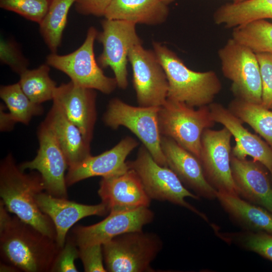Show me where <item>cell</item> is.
<instances>
[{
    "instance_id": "d6986e66",
    "label": "cell",
    "mask_w": 272,
    "mask_h": 272,
    "mask_svg": "<svg viewBox=\"0 0 272 272\" xmlns=\"http://www.w3.org/2000/svg\"><path fill=\"white\" fill-rule=\"evenodd\" d=\"M213 120L227 128L235 138L232 155L240 159L249 156L272 171V148L257 135L249 132L243 122L228 108L216 103L208 105Z\"/></svg>"
},
{
    "instance_id": "30bf717a",
    "label": "cell",
    "mask_w": 272,
    "mask_h": 272,
    "mask_svg": "<svg viewBox=\"0 0 272 272\" xmlns=\"http://www.w3.org/2000/svg\"><path fill=\"white\" fill-rule=\"evenodd\" d=\"M102 31L97 34L103 51L98 58L103 68L110 67L117 86L125 89L128 86L127 63L128 53L134 46L141 44L135 24L123 20L106 19L102 22Z\"/></svg>"
},
{
    "instance_id": "7c38bea8",
    "label": "cell",
    "mask_w": 272,
    "mask_h": 272,
    "mask_svg": "<svg viewBox=\"0 0 272 272\" xmlns=\"http://www.w3.org/2000/svg\"><path fill=\"white\" fill-rule=\"evenodd\" d=\"M37 136L39 148L36 157L19 166L24 171L37 170L47 193L55 197L67 198L65 172L69 166L52 130L44 120L38 127Z\"/></svg>"
},
{
    "instance_id": "7a4b0ae2",
    "label": "cell",
    "mask_w": 272,
    "mask_h": 272,
    "mask_svg": "<svg viewBox=\"0 0 272 272\" xmlns=\"http://www.w3.org/2000/svg\"><path fill=\"white\" fill-rule=\"evenodd\" d=\"M60 247L56 240L18 218L12 217L0 229L4 262L25 272H50Z\"/></svg>"
},
{
    "instance_id": "8992f818",
    "label": "cell",
    "mask_w": 272,
    "mask_h": 272,
    "mask_svg": "<svg viewBox=\"0 0 272 272\" xmlns=\"http://www.w3.org/2000/svg\"><path fill=\"white\" fill-rule=\"evenodd\" d=\"M126 162L129 168L139 176L151 199L168 201L183 207L209 222L204 213L185 199L190 197L198 200L200 197L188 190L170 168L158 164L144 145L139 148L136 158Z\"/></svg>"
},
{
    "instance_id": "1f68e13d",
    "label": "cell",
    "mask_w": 272,
    "mask_h": 272,
    "mask_svg": "<svg viewBox=\"0 0 272 272\" xmlns=\"http://www.w3.org/2000/svg\"><path fill=\"white\" fill-rule=\"evenodd\" d=\"M51 0H0V7L39 24Z\"/></svg>"
},
{
    "instance_id": "9c48e42d",
    "label": "cell",
    "mask_w": 272,
    "mask_h": 272,
    "mask_svg": "<svg viewBox=\"0 0 272 272\" xmlns=\"http://www.w3.org/2000/svg\"><path fill=\"white\" fill-rule=\"evenodd\" d=\"M97 31L89 28L82 45L73 52L65 55L52 53L46 57V63L68 76L75 84L97 90L109 94L117 86L115 78L106 76L96 62L94 52Z\"/></svg>"
},
{
    "instance_id": "d590c367",
    "label": "cell",
    "mask_w": 272,
    "mask_h": 272,
    "mask_svg": "<svg viewBox=\"0 0 272 272\" xmlns=\"http://www.w3.org/2000/svg\"><path fill=\"white\" fill-rule=\"evenodd\" d=\"M0 56L3 63L9 65L19 75L27 69L28 61L11 42L1 39Z\"/></svg>"
},
{
    "instance_id": "e0dca14e",
    "label": "cell",
    "mask_w": 272,
    "mask_h": 272,
    "mask_svg": "<svg viewBox=\"0 0 272 272\" xmlns=\"http://www.w3.org/2000/svg\"><path fill=\"white\" fill-rule=\"evenodd\" d=\"M161 147L168 167L186 188L199 197L210 200L216 198L217 191L206 179L197 157L168 137L161 135Z\"/></svg>"
},
{
    "instance_id": "5bb4252c",
    "label": "cell",
    "mask_w": 272,
    "mask_h": 272,
    "mask_svg": "<svg viewBox=\"0 0 272 272\" xmlns=\"http://www.w3.org/2000/svg\"><path fill=\"white\" fill-rule=\"evenodd\" d=\"M154 213L149 207L111 211L103 220L90 226L75 227L71 237L78 247L101 244L122 234L143 230L152 223Z\"/></svg>"
},
{
    "instance_id": "b9f144b4",
    "label": "cell",
    "mask_w": 272,
    "mask_h": 272,
    "mask_svg": "<svg viewBox=\"0 0 272 272\" xmlns=\"http://www.w3.org/2000/svg\"><path fill=\"white\" fill-rule=\"evenodd\" d=\"M270 175H271L270 179H271V183H272V171H271V172L270 173Z\"/></svg>"
},
{
    "instance_id": "f546056e",
    "label": "cell",
    "mask_w": 272,
    "mask_h": 272,
    "mask_svg": "<svg viewBox=\"0 0 272 272\" xmlns=\"http://www.w3.org/2000/svg\"><path fill=\"white\" fill-rule=\"evenodd\" d=\"M232 36L255 53L272 54V23L265 19L253 21L233 28Z\"/></svg>"
},
{
    "instance_id": "e575fe53",
    "label": "cell",
    "mask_w": 272,
    "mask_h": 272,
    "mask_svg": "<svg viewBox=\"0 0 272 272\" xmlns=\"http://www.w3.org/2000/svg\"><path fill=\"white\" fill-rule=\"evenodd\" d=\"M81 259L86 272H106L103 264L102 245L94 244L79 247Z\"/></svg>"
},
{
    "instance_id": "3957f363",
    "label": "cell",
    "mask_w": 272,
    "mask_h": 272,
    "mask_svg": "<svg viewBox=\"0 0 272 272\" xmlns=\"http://www.w3.org/2000/svg\"><path fill=\"white\" fill-rule=\"evenodd\" d=\"M154 51L168 83L167 99L191 107L208 106L222 89V84L213 71L195 72L165 45L153 42Z\"/></svg>"
},
{
    "instance_id": "9a60e30c",
    "label": "cell",
    "mask_w": 272,
    "mask_h": 272,
    "mask_svg": "<svg viewBox=\"0 0 272 272\" xmlns=\"http://www.w3.org/2000/svg\"><path fill=\"white\" fill-rule=\"evenodd\" d=\"M139 145L133 138L126 137L111 149L97 156L90 155L80 163L69 167L65 175L67 186L90 177H110L128 170L126 159Z\"/></svg>"
},
{
    "instance_id": "603a6c76",
    "label": "cell",
    "mask_w": 272,
    "mask_h": 272,
    "mask_svg": "<svg viewBox=\"0 0 272 272\" xmlns=\"http://www.w3.org/2000/svg\"><path fill=\"white\" fill-rule=\"evenodd\" d=\"M218 199L230 220L243 231L272 234V213L238 195L217 192Z\"/></svg>"
},
{
    "instance_id": "7402d4cb",
    "label": "cell",
    "mask_w": 272,
    "mask_h": 272,
    "mask_svg": "<svg viewBox=\"0 0 272 272\" xmlns=\"http://www.w3.org/2000/svg\"><path fill=\"white\" fill-rule=\"evenodd\" d=\"M44 121L62 151L69 167L80 163L91 155L90 144L86 141L80 129L55 103L53 102Z\"/></svg>"
},
{
    "instance_id": "74e56055",
    "label": "cell",
    "mask_w": 272,
    "mask_h": 272,
    "mask_svg": "<svg viewBox=\"0 0 272 272\" xmlns=\"http://www.w3.org/2000/svg\"><path fill=\"white\" fill-rule=\"evenodd\" d=\"M5 106L1 104L0 107V129L1 131L12 130L16 123L12 118L9 112L4 111Z\"/></svg>"
},
{
    "instance_id": "60d3db41",
    "label": "cell",
    "mask_w": 272,
    "mask_h": 272,
    "mask_svg": "<svg viewBox=\"0 0 272 272\" xmlns=\"http://www.w3.org/2000/svg\"><path fill=\"white\" fill-rule=\"evenodd\" d=\"M230 1H232L233 2L232 3H240V2H243L247 0H230Z\"/></svg>"
},
{
    "instance_id": "836d02e7",
    "label": "cell",
    "mask_w": 272,
    "mask_h": 272,
    "mask_svg": "<svg viewBox=\"0 0 272 272\" xmlns=\"http://www.w3.org/2000/svg\"><path fill=\"white\" fill-rule=\"evenodd\" d=\"M259 65L261 83V104L272 110V54L268 53H256Z\"/></svg>"
},
{
    "instance_id": "ac0fdd59",
    "label": "cell",
    "mask_w": 272,
    "mask_h": 272,
    "mask_svg": "<svg viewBox=\"0 0 272 272\" xmlns=\"http://www.w3.org/2000/svg\"><path fill=\"white\" fill-rule=\"evenodd\" d=\"M98 194L109 212L149 207L151 201L139 176L130 168L119 175L102 177Z\"/></svg>"
},
{
    "instance_id": "4316f807",
    "label": "cell",
    "mask_w": 272,
    "mask_h": 272,
    "mask_svg": "<svg viewBox=\"0 0 272 272\" xmlns=\"http://www.w3.org/2000/svg\"><path fill=\"white\" fill-rule=\"evenodd\" d=\"M76 0H51L49 8L39 24L40 32L52 53L61 42L69 11Z\"/></svg>"
},
{
    "instance_id": "ffe728a7",
    "label": "cell",
    "mask_w": 272,
    "mask_h": 272,
    "mask_svg": "<svg viewBox=\"0 0 272 272\" xmlns=\"http://www.w3.org/2000/svg\"><path fill=\"white\" fill-rule=\"evenodd\" d=\"M232 177L239 196L272 213V183L262 164L231 155Z\"/></svg>"
},
{
    "instance_id": "ba28073f",
    "label": "cell",
    "mask_w": 272,
    "mask_h": 272,
    "mask_svg": "<svg viewBox=\"0 0 272 272\" xmlns=\"http://www.w3.org/2000/svg\"><path fill=\"white\" fill-rule=\"evenodd\" d=\"M224 76L232 83L236 98L261 104L262 83L256 53L233 38L218 52Z\"/></svg>"
},
{
    "instance_id": "ab89813d",
    "label": "cell",
    "mask_w": 272,
    "mask_h": 272,
    "mask_svg": "<svg viewBox=\"0 0 272 272\" xmlns=\"http://www.w3.org/2000/svg\"><path fill=\"white\" fill-rule=\"evenodd\" d=\"M165 4L168 5L169 4L173 2L174 0H161Z\"/></svg>"
},
{
    "instance_id": "4dcf8cb0",
    "label": "cell",
    "mask_w": 272,
    "mask_h": 272,
    "mask_svg": "<svg viewBox=\"0 0 272 272\" xmlns=\"http://www.w3.org/2000/svg\"><path fill=\"white\" fill-rule=\"evenodd\" d=\"M217 235L226 243L234 244L253 252L272 262V234L264 232L241 231L220 232L213 226Z\"/></svg>"
},
{
    "instance_id": "52a82bcc",
    "label": "cell",
    "mask_w": 272,
    "mask_h": 272,
    "mask_svg": "<svg viewBox=\"0 0 272 272\" xmlns=\"http://www.w3.org/2000/svg\"><path fill=\"white\" fill-rule=\"evenodd\" d=\"M159 109L160 107L133 106L114 98L109 102L103 120L111 128L115 129L123 126L129 129L142 142L158 164L168 167L161 147Z\"/></svg>"
},
{
    "instance_id": "277c9868",
    "label": "cell",
    "mask_w": 272,
    "mask_h": 272,
    "mask_svg": "<svg viewBox=\"0 0 272 272\" xmlns=\"http://www.w3.org/2000/svg\"><path fill=\"white\" fill-rule=\"evenodd\" d=\"M163 247L156 234L143 230L115 237L102 244L105 266L109 272H153L151 263Z\"/></svg>"
},
{
    "instance_id": "6da1fadb",
    "label": "cell",
    "mask_w": 272,
    "mask_h": 272,
    "mask_svg": "<svg viewBox=\"0 0 272 272\" xmlns=\"http://www.w3.org/2000/svg\"><path fill=\"white\" fill-rule=\"evenodd\" d=\"M45 190L40 174L25 173L16 164L11 154L0 165V196L8 212L56 240L53 223L38 207L35 196Z\"/></svg>"
},
{
    "instance_id": "2e32d148",
    "label": "cell",
    "mask_w": 272,
    "mask_h": 272,
    "mask_svg": "<svg viewBox=\"0 0 272 272\" xmlns=\"http://www.w3.org/2000/svg\"><path fill=\"white\" fill-rule=\"evenodd\" d=\"M96 98L94 90L79 86L71 81L57 87L52 100L90 144L96 120Z\"/></svg>"
},
{
    "instance_id": "4fadbf2b",
    "label": "cell",
    "mask_w": 272,
    "mask_h": 272,
    "mask_svg": "<svg viewBox=\"0 0 272 272\" xmlns=\"http://www.w3.org/2000/svg\"><path fill=\"white\" fill-rule=\"evenodd\" d=\"M128 61L139 106L161 107L167 99L168 83L154 51L137 45L130 50Z\"/></svg>"
},
{
    "instance_id": "83f0119b",
    "label": "cell",
    "mask_w": 272,
    "mask_h": 272,
    "mask_svg": "<svg viewBox=\"0 0 272 272\" xmlns=\"http://www.w3.org/2000/svg\"><path fill=\"white\" fill-rule=\"evenodd\" d=\"M48 64H42L33 70L22 73L19 83L30 100L38 104L53 100L57 88L55 82L49 76Z\"/></svg>"
},
{
    "instance_id": "44dd1931",
    "label": "cell",
    "mask_w": 272,
    "mask_h": 272,
    "mask_svg": "<svg viewBox=\"0 0 272 272\" xmlns=\"http://www.w3.org/2000/svg\"><path fill=\"white\" fill-rule=\"evenodd\" d=\"M35 200L40 210L53 223L56 241L60 247L65 244L70 229L80 220L90 216H102L109 212L102 202L95 205L81 204L43 191L36 195Z\"/></svg>"
},
{
    "instance_id": "484cf974",
    "label": "cell",
    "mask_w": 272,
    "mask_h": 272,
    "mask_svg": "<svg viewBox=\"0 0 272 272\" xmlns=\"http://www.w3.org/2000/svg\"><path fill=\"white\" fill-rule=\"evenodd\" d=\"M228 109L243 123L250 125L272 148V110L261 104L236 98Z\"/></svg>"
},
{
    "instance_id": "d6a6232c",
    "label": "cell",
    "mask_w": 272,
    "mask_h": 272,
    "mask_svg": "<svg viewBox=\"0 0 272 272\" xmlns=\"http://www.w3.org/2000/svg\"><path fill=\"white\" fill-rule=\"evenodd\" d=\"M79 258V250L71 236H67L64 246L57 254L50 272H78L75 261Z\"/></svg>"
},
{
    "instance_id": "8fae6325",
    "label": "cell",
    "mask_w": 272,
    "mask_h": 272,
    "mask_svg": "<svg viewBox=\"0 0 272 272\" xmlns=\"http://www.w3.org/2000/svg\"><path fill=\"white\" fill-rule=\"evenodd\" d=\"M232 135L225 127L206 129L201 138L199 161L206 178L217 191L238 195L231 171Z\"/></svg>"
},
{
    "instance_id": "5b68a950",
    "label": "cell",
    "mask_w": 272,
    "mask_h": 272,
    "mask_svg": "<svg viewBox=\"0 0 272 272\" xmlns=\"http://www.w3.org/2000/svg\"><path fill=\"white\" fill-rule=\"evenodd\" d=\"M208 106L194 107L167 99L160 107L158 125L161 135L168 137L199 159L203 131L214 125Z\"/></svg>"
},
{
    "instance_id": "f35d334b",
    "label": "cell",
    "mask_w": 272,
    "mask_h": 272,
    "mask_svg": "<svg viewBox=\"0 0 272 272\" xmlns=\"http://www.w3.org/2000/svg\"><path fill=\"white\" fill-rule=\"evenodd\" d=\"M0 270L1 271H19L15 266L5 262L1 263Z\"/></svg>"
},
{
    "instance_id": "cb8c5ba5",
    "label": "cell",
    "mask_w": 272,
    "mask_h": 272,
    "mask_svg": "<svg viewBox=\"0 0 272 272\" xmlns=\"http://www.w3.org/2000/svg\"><path fill=\"white\" fill-rule=\"evenodd\" d=\"M168 5L161 0H112L104 16L106 19L155 25L164 22Z\"/></svg>"
},
{
    "instance_id": "d4e9b609",
    "label": "cell",
    "mask_w": 272,
    "mask_h": 272,
    "mask_svg": "<svg viewBox=\"0 0 272 272\" xmlns=\"http://www.w3.org/2000/svg\"><path fill=\"white\" fill-rule=\"evenodd\" d=\"M213 18L216 24L232 29L255 20L272 21V0H247L227 4L216 11Z\"/></svg>"
},
{
    "instance_id": "f1b7e54d",
    "label": "cell",
    "mask_w": 272,
    "mask_h": 272,
    "mask_svg": "<svg viewBox=\"0 0 272 272\" xmlns=\"http://www.w3.org/2000/svg\"><path fill=\"white\" fill-rule=\"evenodd\" d=\"M0 97L16 122L27 125L34 116L40 115L44 112L41 104L32 102L26 96L19 82L2 86Z\"/></svg>"
},
{
    "instance_id": "8d00e7d4",
    "label": "cell",
    "mask_w": 272,
    "mask_h": 272,
    "mask_svg": "<svg viewBox=\"0 0 272 272\" xmlns=\"http://www.w3.org/2000/svg\"><path fill=\"white\" fill-rule=\"evenodd\" d=\"M112 0H76L77 11L82 15L104 16Z\"/></svg>"
}]
</instances>
